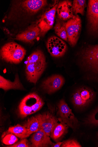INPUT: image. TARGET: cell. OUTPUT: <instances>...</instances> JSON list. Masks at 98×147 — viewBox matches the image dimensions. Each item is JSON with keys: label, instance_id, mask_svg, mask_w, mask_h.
Returning a JSON list of instances; mask_svg holds the SVG:
<instances>
[{"label": "cell", "instance_id": "obj_18", "mask_svg": "<svg viewBox=\"0 0 98 147\" xmlns=\"http://www.w3.org/2000/svg\"><path fill=\"white\" fill-rule=\"evenodd\" d=\"M69 127L63 122L58 123L53 130L50 137L55 142H60L68 133Z\"/></svg>", "mask_w": 98, "mask_h": 147}, {"label": "cell", "instance_id": "obj_13", "mask_svg": "<svg viewBox=\"0 0 98 147\" xmlns=\"http://www.w3.org/2000/svg\"><path fill=\"white\" fill-rule=\"evenodd\" d=\"M30 141L32 147H52L55 144L52 142L50 138L47 135L45 131L41 129L33 134Z\"/></svg>", "mask_w": 98, "mask_h": 147}, {"label": "cell", "instance_id": "obj_23", "mask_svg": "<svg viewBox=\"0 0 98 147\" xmlns=\"http://www.w3.org/2000/svg\"><path fill=\"white\" fill-rule=\"evenodd\" d=\"M18 140L17 137L8 130L7 132L4 133L2 136V142L6 145L13 144Z\"/></svg>", "mask_w": 98, "mask_h": 147}, {"label": "cell", "instance_id": "obj_16", "mask_svg": "<svg viewBox=\"0 0 98 147\" xmlns=\"http://www.w3.org/2000/svg\"><path fill=\"white\" fill-rule=\"evenodd\" d=\"M47 4V1L44 0H28L24 1L22 3V6L28 12L34 13L39 11Z\"/></svg>", "mask_w": 98, "mask_h": 147}, {"label": "cell", "instance_id": "obj_3", "mask_svg": "<svg viewBox=\"0 0 98 147\" xmlns=\"http://www.w3.org/2000/svg\"><path fill=\"white\" fill-rule=\"evenodd\" d=\"M26 53V50L20 45L11 42L2 47L1 56L2 59L7 62L17 64L22 61Z\"/></svg>", "mask_w": 98, "mask_h": 147}, {"label": "cell", "instance_id": "obj_9", "mask_svg": "<svg viewBox=\"0 0 98 147\" xmlns=\"http://www.w3.org/2000/svg\"><path fill=\"white\" fill-rule=\"evenodd\" d=\"M47 47L50 55L55 58L63 56L67 50V45L62 39L55 36L51 37L48 39Z\"/></svg>", "mask_w": 98, "mask_h": 147}, {"label": "cell", "instance_id": "obj_25", "mask_svg": "<svg viewBox=\"0 0 98 147\" xmlns=\"http://www.w3.org/2000/svg\"><path fill=\"white\" fill-rule=\"evenodd\" d=\"M7 147H30L28 141L26 138L22 139L20 141L16 142Z\"/></svg>", "mask_w": 98, "mask_h": 147}, {"label": "cell", "instance_id": "obj_17", "mask_svg": "<svg viewBox=\"0 0 98 147\" xmlns=\"http://www.w3.org/2000/svg\"><path fill=\"white\" fill-rule=\"evenodd\" d=\"M41 114H39L28 119L24 124L28 137L41 129Z\"/></svg>", "mask_w": 98, "mask_h": 147}, {"label": "cell", "instance_id": "obj_27", "mask_svg": "<svg viewBox=\"0 0 98 147\" xmlns=\"http://www.w3.org/2000/svg\"><path fill=\"white\" fill-rule=\"evenodd\" d=\"M94 72L96 73H98V66L93 71Z\"/></svg>", "mask_w": 98, "mask_h": 147}, {"label": "cell", "instance_id": "obj_11", "mask_svg": "<svg viewBox=\"0 0 98 147\" xmlns=\"http://www.w3.org/2000/svg\"><path fill=\"white\" fill-rule=\"evenodd\" d=\"M64 83L65 80L63 77L59 75H55L46 79L42 86L47 93L51 94L60 89Z\"/></svg>", "mask_w": 98, "mask_h": 147}, {"label": "cell", "instance_id": "obj_28", "mask_svg": "<svg viewBox=\"0 0 98 147\" xmlns=\"http://www.w3.org/2000/svg\"><path fill=\"white\" fill-rule=\"evenodd\" d=\"M96 137L97 140V146H98V132L97 134Z\"/></svg>", "mask_w": 98, "mask_h": 147}, {"label": "cell", "instance_id": "obj_2", "mask_svg": "<svg viewBox=\"0 0 98 147\" xmlns=\"http://www.w3.org/2000/svg\"><path fill=\"white\" fill-rule=\"evenodd\" d=\"M44 104L43 99L36 93H30L20 102L18 106L19 115L22 118L26 117L39 111Z\"/></svg>", "mask_w": 98, "mask_h": 147}, {"label": "cell", "instance_id": "obj_20", "mask_svg": "<svg viewBox=\"0 0 98 147\" xmlns=\"http://www.w3.org/2000/svg\"><path fill=\"white\" fill-rule=\"evenodd\" d=\"M66 23L59 19L57 20L54 26L56 34L64 40L68 41V37L66 29Z\"/></svg>", "mask_w": 98, "mask_h": 147}, {"label": "cell", "instance_id": "obj_7", "mask_svg": "<svg viewBox=\"0 0 98 147\" xmlns=\"http://www.w3.org/2000/svg\"><path fill=\"white\" fill-rule=\"evenodd\" d=\"M87 16L89 32L98 35V0L89 1Z\"/></svg>", "mask_w": 98, "mask_h": 147}, {"label": "cell", "instance_id": "obj_15", "mask_svg": "<svg viewBox=\"0 0 98 147\" xmlns=\"http://www.w3.org/2000/svg\"><path fill=\"white\" fill-rule=\"evenodd\" d=\"M40 33L38 26L33 25L17 35L15 39L25 42L32 43Z\"/></svg>", "mask_w": 98, "mask_h": 147}, {"label": "cell", "instance_id": "obj_12", "mask_svg": "<svg viewBox=\"0 0 98 147\" xmlns=\"http://www.w3.org/2000/svg\"><path fill=\"white\" fill-rule=\"evenodd\" d=\"M41 129H43L47 135L50 137L55 127L58 123L57 117L51 112H46L41 114Z\"/></svg>", "mask_w": 98, "mask_h": 147}, {"label": "cell", "instance_id": "obj_21", "mask_svg": "<svg viewBox=\"0 0 98 147\" xmlns=\"http://www.w3.org/2000/svg\"><path fill=\"white\" fill-rule=\"evenodd\" d=\"M8 131L21 139L28 137L27 130L25 127L19 124L15 126L10 127Z\"/></svg>", "mask_w": 98, "mask_h": 147}, {"label": "cell", "instance_id": "obj_6", "mask_svg": "<svg viewBox=\"0 0 98 147\" xmlns=\"http://www.w3.org/2000/svg\"><path fill=\"white\" fill-rule=\"evenodd\" d=\"M81 29V22L78 15L68 20L66 23V29L68 37V41L72 47L76 45L78 39Z\"/></svg>", "mask_w": 98, "mask_h": 147}, {"label": "cell", "instance_id": "obj_26", "mask_svg": "<svg viewBox=\"0 0 98 147\" xmlns=\"http://www.w3.org/2000/svg\"><path fill=\"white\" fill-rule=\"evenodd\" d=\"M63 142H57L55 144L52 146L53 147H61L63 143Z\"/></svg>", "mask_w": 98, "mask_h": 147}, {"label": "cell", "instance_id": "obj_5", "mask_svg": "<svg viewBox=\"0 0 98 147\" xmlns=\"http://www.w3.org/2000/svg\"><path fill=\"white\" fill-rule=\"evenodd\" d=\"M58 107L57 117L58 121L64 123L74 130L78 129L80 126L79 121L64 99L60 100Z\"/></svg>", "mask_w": 98, "mask_h": 147}, {"label": "cell", "instance_id": "obj_8", "mask_svg": "<svg viewBox=\"0 0 98 147\" xmlns=\"http://www.w3.org/2000/svg\"><path fill=\"white\" fill-rule=\"evenodd\" d=\"M80 57L83 65L93 71L98 66V45L89 46L82 50Z\"/></svg>", "mask_w": 98, "mask_h": 147}, {"label": "cell", "instance_id": "obj_10", "mask_svg": "<svg viewBox=\"0 0 98 147\" xmlns=\"http://www.w3.org/2000/svg\"><path fill=\"white\" fill-rule=\"evenodd\" d=\"M58 5V4H55L50 9L46 11L40 20L38 26L41 34L44 35L53 28Z\"/></svg>", "mask_w": 98, "mask_h": 147}, {"label": "cell", "instance_id": "obj_24", "mask_svg": "<svg viewBox=\"0 0 98 147\" xmlns=\"http://www.w3.org/2000/svg\"><path fill=\"white\" fill-rule=\"evenodd\" d=\"M61 147H81V145L76 140L70 139L63 142Z\"/></svg>", "mask_w": 98, "mask_h": 147}, {"label": "cell", "instance_id": "obj_19", "mask_svg": "<svg viewBox=\"0 0 98 147\" xmlns=\"http://www.w3.org/2000/svg\"><path fill=\"white\" fill-rule=\"evenodd\" d=\"M0 88L5 91L10 89L23 90L24 89L17 74H16L15 81L14 82H11L1 76Z\"/></svg>", "mask_w": 98, "mask_h": 147}, {"label": "cell", "instance_id": "obj_14", "mask_svg": "<svg viewBox=\"0 0 98 147\" xmlns=\"http://www.w3.org/2000/svg\"><path fill=\"white\" fill-rule=\"evenodd\" d=\"M57 12L59 19L66 21L73 18L74 15L72 2L70 1H64L58 5Z\"/></svg>", "mask_w": 98, "mask_h": 147}, {"label": "cell", "instance_id": "obj_22", "mask_svg": "<svg viewBox=\"0 0 98 147\" xmlns=\"http://www.w3.org/2000/svg\"><path fill=\"white\" fill-rule=\"evenodd\" d=\"M86 7V1L85 0H74L73 1L72 8L73 12L76 16L78 14L83 16Z\"/></svg>", "mask_w": 98, "mask_h": 147}, {"label": "cell", "instance_id": "obj_4", "mask_svg": "<svg viewBox=\"0 0 98 147\" xmlns=\"http://www.w3.org/2000/svg\"><path fill=\"white\" fill-rule=\"evenodd\" d=\"M95 93L91 89L82 87L78 89L72 95V102L75 107L79 109H84L93 102Z\"/></svg>", "mask_w": 98, "mask_h": 147}, {"label": "cell", "instance_id": "obj_1", "mask_svg": "<svg viewBox=\"0 0 98 147\" xmlns=\"http://www.w3.org/2000/svg\"><path fill=\"white\" fill-rule=\"evenodd\" d=\"M46 66V58L43 52L40 50L34 51L26 61L25 72L28 81L35 85Z\"/></svg>", "mask_w": 98, "mask_h": 147}]
</instances>
